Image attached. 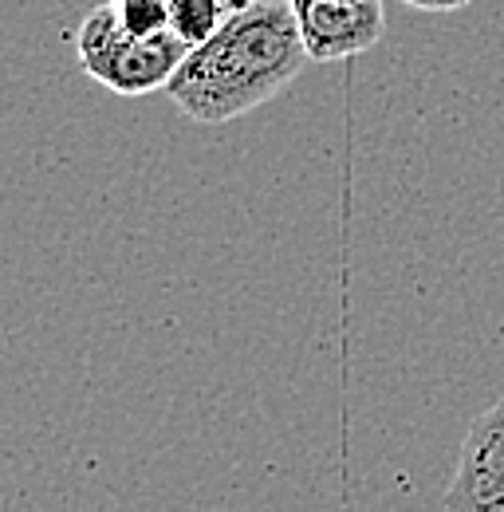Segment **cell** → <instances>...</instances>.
<instances>
[{"instance_id":"2","label":"cell","mask_w":504,"mask_h":512,"mask_svg":"<svg viewBox=\"0 0 504 512\" xmlns=\"http://www.w3.org/2000/svg\"><path fill=\"white\" fill-rule=\"evenodd\" d=\"M186 52L189 44L174 28L154 32V36H138V32L123 28V20L115 16L111 4L91 8L75 32L79 67L95 83H103L107 91L126 95V99H142L158 87L166 91V83L174 79Z\"/></svg>"},{"instance_id":"3","label":"cell","mask_w":504,"mask_h":512,"mask_svg":"<svg viewBox=\"0 0 504 512\" xmlns=\"http://www.w3.org/2000/svg\"><path fill=\"white\" fill-rule=\"evenodd\" d=\"M315 64L355 60L386 32L382 0H288Z\"/></svg>"},{"instance_id":"4","label":"cell","mask_w":504,"mask_h":512,"mask_svg":"<svg viewBox=\"0 0 504 512\" xmlns=\"http://www.w3.org/2000/svg\"><path fill=\"white\" fill-rule=\"evenodd\" d=\"M441 505L449 512H504V398L473 418Z\"/></svg>"},{"instance_id":"6","label":"cell","mask_w":504,"mask_h":512,"mask_svg":"<svg viewBox=\"0 0 504 512\" xmlns=\"http://www.w3.org/2000/svg\"><path fill=\"white\" fill-rule=\"evenodd\" d=\"M111 8L123 20V28L138 36H154L170 28V0H111Z\"/></svg>"},{"instance_id":"5","label":"cell","mask_w":504,"mask_h":512,"mask_svg":"<svg viewBox=\"0 0 504 512\" xmlns=\"http://www.w3.org/2000/svg\"><path fill=\"white\" fill-rule=\"evenodd\" d=\"M225 16H229V0H170V28L189 48L209 40Z\"/></svg>"},{"instance_id":"7","label":"cell","mask_w":504,"mask_h":512,"mask_svg":"<svg viewBox=\"0 0 504 512\" xmlns=\"http://www.w3.org/2000/svg\"><path fill=\"white\" fill-rule=\"evenodd\" d=\"M402 4H410L418 12H457V8H465L473 0H402Z\"/></svg>"},{"instance_id":"1","label":"cell","mask_w":504,"mask_h":512,"mask_svg":"<svg viewBox=\"0 0 504 512\" xmlns=\"http://www.w3.org/2000/svg\"><path fill=\"white\" fill-rule=\"evenodd\" d=\"M308 60L288 0H229V16L189 48L166 95L186 119L221 127L276 99Z\"/></svg>"}]
</instances>
